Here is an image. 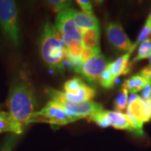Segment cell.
Returning a JSON list of instances; mask_svg holds the SVG:
<instances>
[{
    "instance_id": "5b68a950",
    "label": "cell",
    "mask_w": 151,
    "mask_h": 151,
    "mask_svg": "<svg viewBox=\"0 0 151 151\" xmlns=\"http://www.w3.org/2000/svg\"><path fill=\"white\" fill-rule=\"evenodd\" d=\"M0 27L6 39L14 46H18L21 32L18 9L14 1L0 0Z\"/></svg>"
},
{
    "instance_id": "44dd1931",
    "label": "cell",
    "mask_w": 151,
    "mask_h": 151,
    "mask_svg": "<svg viewBox=\"0 0 151 151\" xmlns=\"http://www.w3.org/2000/svg\"><path fill=\"white\" fill-rule=\"evenodd\" d=\"M128 104V91L124 88H122V91L116 98L114 101L115 109L117 111H124L127 107Z\"/></svg>"
},
{
    "instance_id": "e0dca14e",
    "label": "cell",
    "mask_w": 151,
    "mask_h": 151,
    "mask_svg": "<svg viewBox=\"0 0 151 151\" xmlns=\"http://www.w3.org/2000/svg\"><path fill=\"white\" fill-rule=\"evenodd\" d=\"M88 120L90 121L94 122L101 127H108L111 126L110 118L108 116V111L104 109L94 113Z\"/></svg>"
},
{
    "instance_id": "9c48e42d",
    "label": "cell",
    "mask_w": 151,
    "mask_h": 151,
    "mask_svg": "<svg viewBox=\"0 0 151 151\" xmlns=\"http://www.w3.org/2000/svg\"><path fill=\"white\" fill-rule=\"evenodd\" d=\"M127 111L142 123L151 120V103L137 94H132L129 97Z\"/></svg>"
},
{
    "instance_id": "277c9868",
    "label": "cell",
    "mask_w": 151,
    "mask_h": 151,
    "mask_svg": "<svg viewBox=\"0 0 151 151\" xmlns=\"http://www.w3.org/2000/svg\"><path fill=\"white\" fill-rule=\"evenodd\" d=\"M47 93L51 98L50 101L60 106L73 122L82 118L89 119L94 113L104 110L102 105L92 101L81 103L70 102L62 97L59 90L48 88Z\"/></svg>"
},
{
    "instance_id": "3957f363",
    "label": "cell",
    "mask_w": 151,
    "mask_h": 151,
    "mask_svg": "<svg viewBox=\"0 0 151 151\" xmlns=\"http://www.w3.org/2000/svg\"><path fill=\"white\" fill-rule=\"evenodd\" d=\"M69 9L62 11L57 14L55 26L61 35L64 42L68 48V54L73 58H79L82 49L81 29L73 21Z\"/></svg>"
},
{
    "instance_id": "8fae6325",
    "label": "cell",
    "mask_w": 151,
    "mask_h": 151,
    "mask_svg": "<svg viewBox=\"0 0 151 151\" xmlns=\"http://www.w3.org/2000/svg\"><path fill=\"white\" fill-rule=\"evenodd\" d=\"M137 47V45L135 43H133V46H132L131 50L129 51H128L123 55L120 57L116 60H115L114 62L109 64V68L110 69L111 72L115 79H116L122 73L125 74V73L129 72V61L130 56H131L132 53Z\"/></svg>"
},
{
    "instance_id": "cb8c5ba5",
    "label": "cell",
    "mask_w": 151,
    "mask_h": 151,
    "mask_svg": "<svg viewBox=\"0 0 151 151\" xmlns=\"http://www.w3.org/2000/svg\"><path fill=\"white\" fill-rule=\"evenodd\" d=\"M151 36V31L149 29V27L146 24H145L144 27H143V29H141L140 34H139V37H138L137 41H136L135 44L138 46L139 43H141L143 41L150 39V37Z\"/></svg>"
},
{
    "instance_id": "484cf974",
    "label": "cell",
    "mask_w": 151,
    "mask_h": 151,
    "mask_svg": "<svg viewBox=\"0 0 151 151\" xmlns=\"http://www.w3.org/2000/svg\"><path fill=\"white\" fill-rule=\"evenodd\" d=\"M14 143L15 141L14 140V138H13V137H11L7 140L5 141L3 146H1V149H0V151H12Z\"/></svg>"
},
{
    "instance_id": "ffe728a7",
    "label": "cell",
    "mask_w": 151,
    "mask_h": 151,
    "mask_svg": "<svg viewBox=\"0 0 151 151\" xmlns=\"http://www.w3.org/2000/svg\"><path fill=\"white\" fill-rule=\"evenodd\" d=\"M151 55V39L143 41L140 43L139 47V50L137 56L134 60V61L137 62L143 59L149 58Z\"/></svg>"
},
{
    "instance_id": "f546056e",
    "label": "cell",
    "mask_w": 151,
    "mask_h": 151,
    "mask_svg": "<svg viewBox=\"0 0 151 151\" xmlns=\"http://www.w3.org/2000/svg\"><path fill=\"white\" fill-rule=\"evenodd\" d=\"M147 67H151V55H150V56L149 57V64H148V65L147 66Z\"/></svg>"
},
{
    "instance_id": "4dcf8cb0",
    "label": "cell",
    "mask_w": 151,
    "mask_h": 151,
    "mask_svg": "<svg viewBox=\"0 0 151 151\" xmlns=\"http://www.w3.org/2000/svg\"><path fill=\"white\" fill-rule=\"evenodd\" d=\"M148 19H150V20H151V13L150 14V15H149V16H148Z\"/></svg>"
},
{
    "instance_id": "7402d4cb",
    "label": "cell",
    "mask_w": 151,
    "mask_h": 151,
    "mask_svg": "<svg viewBox=\"0 0 151 151\" xmlns=\"http://www.w3.org/2000/svg\"><path fill=\"white\" fill-rule=\"evenodd\" d=\"M115 81L116 79L114 78V77L113 76L112 73L111 72L110 69L109 68V66L107 67L106 69L104 71V72L103 73V74L101 75V76L99 78V83L103 88H112L114 85Z\"/></svg>"
},
{
    "instance_id": "f1b7e54d",
    "label": "cell",
    "mask_w": 151,
    "mask_h": 151,
    "mask_svg": "<svg viewBox=\"0 0 151 151\" xmlns=\"http://www.w3.org/2000/svg\"><path fill=\"white\" fill-rule=\"evenodd\" d=\"M146 24L147 26H148V27H149V29H150V31H151V20H150V19H148V20H147Z\"/></svg>"
},
{
    "instance_id": "ac0fdd59",
    "label": "cell",
    "mask_w": 151,
    "mask_h": 151,
    "mask_svg": "<svg viewBox=\"0 0 151 151\" xmlns=\"http://www.w3.org/2000/svg\"><path fill=\"white\" fill-rule=\"evenodd\" d=\"M46 4L51 10L58 14L62 11L71 9L73 2L66 0H48L46 1Z\"/></svg>"
},
{
    "instance_id": "30bf717a",
    "label": "cell",
    "mask_w": 151,
    "mask_h": 151,
    "mask_svg": "<svg viewBox=\"0 0 151 151\" xmlns=\"http://www.w3.org/2000/svg\"><path fill=\"white\" fill-rule=\"evenodd\" d=\"M70 14L76 24L81 29H99V23L93 14H87L70 9Z\"/></svg>"
},
{
    "instance_id": "d6986e66",
    "label": "cell",
    "mask_w": 151,
    "mask_h": 151,
    "mask_svg": "<svg viewBox=\"0 0 151 151\" xmlns=\"http://www.w3.org/2000/svg\"><path fill=\"white\" fill-rule=\"evenodd\" d=\"M85 85L84 82L79 78H73L67 81L64 85V90L66 93L76 94Z\"/></svg>"
},
{
    "instance_id": "83f0119b",
    "label": "cell",
    "mask_w": 151,
    "mask_h": 151,
    "mask_svg": "<svg viewBox=\"0 0 151 151\" xmlns=\"http://www.w3.org/2000/svg\"><path fill=\"white\" fill-rule=\"evenodd\" d=\"M139 74L146 79L148 83H150L151 82V67H146L144 69H143L139 73Z\"/></svg>"
},
{
    "instance_id": "4316f807",
    "label": "cell",
    "mask_w": 151,
    "mask_h": 151,
    "mask_svg": "<svg viewBox=\"0 0 151 151\" xmlns=\"http://www.w3.org/2000/svg\"><path fill=\"white\" fill-rule=\"evenodd\" d=\"M141 98L145 100H149L151 97V86L149 83L146 84V86L141 90Z\"/></svg>"
},
{
    "instance_id": "7a4b0ae2",
    "label": "cell",
    "mask_w": 151,
    "mask_h": 151,
    "mask_svg": "<svg viewBox=\"0 0 151 151\" xmlns=\"http://www.w3.org/2000/svg\"><path fill=\"white\" fill-rule=\"evenodd\" d=\"M40 53L49 69L55 72H64L68 48L59 31L50 22H47L43 27L40 40Z\"/></svg>"
},
{
    "instance_id": "9a60e30c",
    "label": "cell",
    "mask_w": 151,
    "mask_h": 151,
    "mask_svg": "<svg viewBox=\"0 0 151 151\" xmlns=\"http://www.w3.org/2000/svg\"><path fill=\"white\" fill-rule=\"evenodd\" d=\"M148 84L146 79L140 74H137L130 77L124 81L122 88H124L132 94L141 91L143 88Z\"/></svg>"
},
{
    "instance_id": "d6a6232c",
    "label": "cell",
    "mask_w": 151,
    "mask_h": 151,
    "mask_svg": "<svg viewBox=\"0 0 151 151\" xmlns=\"http://www.w3.org/2000/svg\"><path fill=\"white\" fill-rule=\"evenodd\" d=\"M149 84H150V86H151V82H150V83H149Z\"/></svg>"
},
{
    "instance_id": "4fadbf2b",
    "label": "cell",
    "mask_w": 151,
    "mask_h": 151,
    "mask_svg": "<svg viewBox=\"0 0 151 151\" xmlns=\"http://www.w3.org/2000/svg\"><path fill=\"white\" fill-rule=\"evenodd\" d=\"M108 116L110 118L111 126L118 129H124L132 132V126L129 117L119 111H109Z\"/></svg>"
},
{
    "instance_id": "6da1fadb",
    "label": "cell",
    "mask_w": 151,
    "mask_h": 151,
    "mask_svg": "<svg viewBox=\"0 0 151 151\" xmlns=\"http://www.w3.org/2000/svg\"><path fill=\"white\" fill-rule=\"evenodd\" d=\"M6 104L9 113L16 127V134H20L26 126L31 123L33 115L37 111L32 84L27 81H14L10 88Z\"/></svg>"
},
{
    "instance_id": "1f68e13d",
    "label": "cell",
    "mask_w": 151,
    "mask_h": 151,
    "mask_svg": "<svg viewBox=\"0 0 151 151\" xmlns=\"http://www.w3.org/2000/svg\"><path fill=\"white\" fill-rule=\"evenodd\" d=\"M149 101H150V102L151 103V97L150 98V99H149Z\"/></svg>"
},
{
    "instance_id": "603a6c76",
    "label": "cell",
    "mask_w": 151,
    "mask_h": 151,
    "mask_svg": "<svg viewBox=\"0 0 151 151\" xmlns=\"http://www.w3.org/2000/svg\"><path fill=\"white\" fill-rule=\"evenodd\" d=\"M99 54H101V49L100 50H96V49L83 48L82 49V51H81V58L82 61L84 62L94 58V57L99 55Z\"/></svg>"
},
{
    "instance_id": "52a82bcc",
    "label": "cell",
    "mask_w": 151,
    "mask_h": 151,
    "mask_svg": "<svg viewBox=\"0 0 151 151\" xmlns=\"http://www.w3.org/2000/svg\"><path fill=\"white\" fill-rule=\"evenodd\" d=\"M109 64V60L101 53L84 62L81 73L88 82L96 83L99 81Z\"/></svg>"
},
{
    "instance_id": "8992f818",
    "label": "cell",
    "mask_w": 151,
    "mask_h": 151,
    "mask_svg": "<svg viewBox=\"0 0 151 151\" xmlns=\"http://www.w3.org/2000/svg\"><path fill=\"white\" fill-rule=\"evenodd\" d=\"M32 122H45L51 125L63 126L73 122L60 106L50 101L41 111H36L32 118L31 123Z\"/></svg>"
},
{
    "instance_id": "d4e9b609",
    "label": "cell",
    "mask_w": 151,
    "mask_h": 151,
    "mask_svg": "<svg viewBox=\"0 0 151 151\" xmlns=\"http://www.w3.org/2000/svg\"><path fill=\"white\" fill-rule=\"evenodd\" d=\"M76 3L80 6L83 12L87 14H93L92 4L88 0H78Z\"/></svg>"
},
{
    "instance_id": "7c38bea8",
    "label": "cell",
    "mask_w": 151,
    "mask_h": 151,
    "mask_svg": "<svg viewBox=\"0 0 151 151\" xmlns=\"http://www.w3.org/2000/svg\"><path fill=\"white\" fill-rule=\"evenodd\" d=\"M60 93L66 100L72 103H81L91 101L95 95V90L85 84L76 94H69L60 91Z\"/></svg>"
},
{
    "instance_id": "ba28073f",
    "label": "cell",
    "mask_w": 151,
    "mask_h": 151,
    "mask_svg": "<svg viewBox=\"0 0 151 151\" xmlns=\"http://www.w3.org/2000/svg\"><path fill=\"white\" fill-rule=\"evenodd\" d=\"M106 32L109 43L117 50L127 52L131 50L133 43L124 32L120 23L110 22Z\"/></svg>"
},
{
    "instance_id": "2e32d148",
    "label": "cell",
    "mask_w": 151,
    "mask_h": 151,
    "mask_svg": "<svg viewBox=\"0 0 151 151\" xmlns=\"http://www.w3.org/2000/svg\"><path fill=\"white\" fill-rule=\"evenodd\" d=\"M8 132L16 134V127L9 112L0 111V134Z\"/></svg>"
},
{
    "instance_id": "5bb4252c",
    "label": "cell",
    "mask_w": 151,
    "mask_h": 151,
    "mask_svg": "<svg viewBox=\"0 0 151 151\" xmlns=\"http://www.w3.org/2000/svg\"><path fill=\"white\" fill-rule=\"evenodd\" d=\"M83 48L100 50L99 29H81Z\"/></svg>"
}]
</instances>
